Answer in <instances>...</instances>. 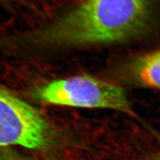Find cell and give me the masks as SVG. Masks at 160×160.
I'll return each instance as SVG.
<instances>
[{
	"label": "cell",
	"mask_w": 160,
	"mask_h": 160,
	"mask_svg": "<svg viewBox=\"0 0 160 160\" xmlns=\"http://www.w3.org/2000/svg\"><path fill=\"white\" fill-rule=\"evenodd\" d=\"M149 14V0H86L32 36L53 45L121 42L143 31Z\"/></svg>",
	"instance_id": "obj_1"
},
{
	"label": "cell",
	"mask_w": 160,
	"mask_h": 160,
	"mask_svg": "<svg viewBox=\"0 0 160 160\" xmlns=\"http://www.w3.org/2000/svg\"><path fill=\"white\" fill-rule=\"evenodd\" d=\"M35 96L40 101L52 104L110 109L135 116L123 88L89 75L52 81L39 88Z\"/></svg>",
	"instance_id": "obj_2"
},
{
	"label": "cell",
	"mask_w": 160,
	"mask_h": 160,
	"mask_svg": "<svg viewBox=\"0 0 160 160\" xmlns=\"http://www.w3.org/2000/svg\"><path fill=\"white\" fill-rule=\"evenodd\" d=\"M49 135V125L36 109L0 87V147L43 148Z\"/></svg>",
	"instance_id": "obj_3"
},
{
	"label": "cell",
	"mask_w": 160,
	"mask_h": 160,
	"mask_svg": "<svg viewBox=\"0 0 160 160\" xmlns=\"http://www.w3.org/2000/svg\"><path fill=\"white\" fill-rule=\"evenodd\" d=\"M119 75L131 84L160 90V49L129 59L121 67Z\"/></svg>",
	"instance_id": "obj_4"
},
{
	"label": "cell",
	"mask_w": 160,
	"mask_h": 160,
	"mask_svg": "<svg viewBox=\"0 0 160 160\" xmlns=\"http://www.w3.org/2000/svg\"><path fill=\"white\" fill-rule=\"evenodd\" d=\"M0 160H24L14 155H4L0 157Z\"/></svg>",
	"instance_id": "obj_5"
},
{
	"label": "cell",
	"mask_w": 160,
	"mask_h": 160,
	"mask_svg": "<svg viewBox=\"0 0 160 160\" xmlns=\"http://www.w3.org/2000/svg\"><path fill=\"white\" fill-rule=\"evenodd\" d=\"M152 160H160V151L158 154Z\"/></svg>",
	"instance_id": "obj_6"
},
{
	"label": "cell",
	"mask_w": 160,
	"mask_h": 160,
	"mask_svg": "<svg viewBox=\"0 0 160 160\" xmlns=\"http://www.w3.org/2000/svg\"><path fill=\"white\" fill-rule=\"evenodd\" d=\"M1 1H6V0H1Z\"/></svg>",
	"instance_id": "obj_7"
}]
</instances>
